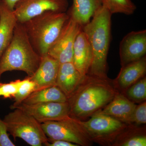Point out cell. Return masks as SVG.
Segmentation results:
<instances>
[{"instance_id":"cell-18","label":"cell","mask_w":146,"mask_h":146,"mask_svg":"<svg viewBox=\"0 0 146 146\" xmlns=\"http://www.w3.org/2000/svg\"><path fill=\"white\" fill-rule=\"evenodd\" d=\"M146 71L145 56L122 67L118 77L120 86L126 88L145 75Z\"/></svg>"},{"instance_id":"cell-6","label":"cell","mask_w":146,"mask_h":146,"mask_svg":"<svg viewBox=\"0 0 146 146\" xmlns=\"http://www.w3.org/2000/svg\"><path fill=\"white\" fill-rule=\"evenodd\" d=\"M42 125L48 141L63 140L78 146L89 145L88 136L76 118L70 116L63 119L42 123Z\"/></svg>"},{"instance_id":"cell-26","label":"cell","mask_w":146,"mask_h":146,"mask_svg":"<svg viewBox=\"0 0 146 146\" xmlns=\"http://www.w3.org/2000/svg\"><path fill=\"white\" fill-rule=\"evenodd\" d=\"M121 146H146V136H139L131 137L123 143Z\"/></svg>"},{"instance_id":"cell-25","label":"cell","mask_w":146,"mask_h":146,"mask_svg":"<svg viewBox=\"0 0 146 146\" xmlns=\"http://www.w3.org/2000/svg\"><path fill=\"white\" fill-rule=\"evenodd\" d=\"M6 124L0 119V146H15L9 138Z\"/></svg>"},{"instance_id":"cell-17","label":"cell","mask_w":146,"mask_h":146,"mask_svg":"<svg viewBox=\"0 0 146 146\" xmlns=\"http://www.w3.org/2000/svg\"><path fill=\"white\" fill-rule=\"evenodd\" d=\"M136 105L121 94L115 95L109 104L103 110L97 112L111 116L125 122L132 114Z\"/></svg>"},{"instance_id":"cell-4","label":"cell","mask_w":146,"mask_h":146,"mask_svg":"<svg viewBox=\"0 0 146 146\" xmlns=\"http://www.w3.org/2000/svg\"><path fill=\"white\" fill-rule=\"evenodd\" d=\"M69 18L66 12L49 11L22 23L32 46L42 57L48 54Z\"/></svg>"},{"instance_id":"cell-22","label":"cell","mask_w":146,"mask_h":146,"mask_svg":"<svg viewBox=\"0 0 146 146\" xmlns=\"http://www.w3.org/2000/svg\"><path fill=\"white\" fill-rule=\"evenodd\" d=\"M128 96L135 101H142L146 98V78H144L131 86L127 92Z\"/></svg>"},{"instance_id":"cell-14","label":"cell","mask_w":146,"mask_h":146,"mask_svg":"<svg viewBox=\"0 0 146 146\" xmlns=\"http://www.w3.org/2000/svg\"><path fill=\"white\" fill-rule=\"evenodd\" d=\"M84 77L77 70L72 62L61 63L58 69L56 86L68 98L77 89Z\"/></svg>"},{"instance_id":"cell-10","label":"cell","mask_w":146,"mask_h":146,"mask_svg":"<svg viewBox=\"0 0 146 146\" xmlns=\"http://www.w3.org/2000/svg\"><path fill=\"white\" fill-rule=\"evenodd\" d=\"M146 53V30L131 32L120 42L119 54L122 67L139 60Z\"/></svg>"},{"instance_id":"cell-13","label":"cell","mask_w":146,"mask_h":146,"mask_svg":"<svg viewBox=\"0 0 146 146\" xmlns=\"http://www.w3.org/2000/svg\"><path fill=\"white\" fill-rule=\"evenodd\" d=\"M92 58L91 45L82 29L74 44L72 63L82 76L85 77L89 73Z\"/></svg>"},{"instance_id":"cell-24","label":"cell","mask_w":146,"mask_h":146,"mask_svg":"<svg viewBox=\"0 0 146 146\" xmlns=\"http://www.w3.org/2000/svg\"><path fill=\"white\" fill-rule=\"evenodd\" d=\"M125 122L135 123L138 125L146 123V102L136 106L132 114L126 121Z\"/></svg>"},{"instance_id":"cell-15","label":"cell","mask_w":146,"mask_h":146,"mask_svg":"<svg viewBox=\"0 0 146 146\" xmlns=\"http://www.w3.org/2000/svg\"><path fill=\"white\" fill-rule=\"evenodd\" d=\"M17 23L13 10L0 0V59L12 40Z\"/></svg>"},{"instance_id":"cell-12","label":"cell","mask_w":146,"mask_h":146,"mask_svg":"<svg viewBox=\"0 0 146 146\" xmlns=\"http://www.w3.org/2000/svg\"><path fill=\"white\" fill-rule=\"evenodd\" d=\"M59 65L58 60L48 55L42 57L36 72L33 75L29 77L35 84V91L56 86Z\"/></svg>"},{"instance_id":"cell-3","label":"cell","mask_w":146,"mask_h":146,"mask_svg":"<svg viewBox=\"0 0 146 146\" xmlns=\"http://www.w3.org/2000/svg\"><path fill=\"white\" fill-rule=\"evenodd\" d=\"M91 76V82L79 86L68 98L71 117L78 119L93 115L116 95L110 86L104 82L105 79Z\"/></svg>"},{"instance_id":"cell-11","label":"cell","mask_w":146,"mask_h":146,"mask_svg":"<svg viewBox=\"0 0 146 146\" xmlns=\"http://www.w3.org/2000/svg\"><path fill=\"white\" fill-rule=\"evenodd\" d=\"M78 121L85 133L94 137H100L115 133L123 127L121 121L111 116L96 112L88 121Z\"/></svg>"},{"instance_id":"cell-5","label":"cell","mask_w":146,"mask_h":146,"mask_svg":"<svg viewBox=\"0 0 146 146\" xmlns=\"http://www.w3.org/2000/svg\"><path fill=\"white\" fill-rule=\"evenodd\" d=\"M3 120L14 139L21 138L32 146H42L48 141L42 123L22 110L13 109Z\"/></svg>"},{"instance_id":"cell-7","label":"cell","mask_w":146,"mask_h":146,"mask_svg":"<svg viewBox=\"0 0 146 146\" xmlns=\"http://www.w3.org/2000/svg\"><path fill=\"white\" fill-rule=\"evenodd\" d=\"M82 27L69 18L57 38L51 46L48 55L60 64L72 62L73 49L76 37Z\"/></svg>"},{"instance_id":"cell-21","label":"cell","mask_w":146,"mask_h":146,"mask_svg":"<svg viewBox=\"0 0 146 146\" xmlns=\"http://www.w3.org/2000/svg\"><path fill=\"white\" fill-rule=\"evenodd\" d=\"M35 89V84L29 77L21 80L18 91L13 98L14 103L10 106L11 109L13 110L22 104L31 94L34 92Z\"/></svg>"},{"instance_id":"cell-23","label":"cell","mask_w":146,"mask_h":146,"mask_svg":"<svg viewBox=\"0 0 146 146\" xmlns=\"http://www.w3.org/2000/svg\"><path fill=\"white\" fill-rule=\"evenodd\" d=\"M21 80L18 79L8 83L0 82V97L5 99L13 98L18 91Z\"/></svg>"},{"instance_id":"cell-2","label":"cell","mask_w":146,"mask_h":146,"mask_svg":"<svg viewBox=\"0 0 146 146\" xmlns=\"http://www.w3.org/2000/svg\"><path fill=\"white\" fill-rule=\"evenodd\" d=\"M42 58L32 46L23 24L18 22L12 40L0 59V80L3 74L9 71H23L31 76Z\"/></svg>"},{"instance_id":"cell-27","label":"cell","mask_w":146,"mask_h":146,"mask_svg":"<svg viewBox=\"0 0 146 146\" xmlns=\"http://www.w3.org/2000/svg\"><path fill=\"white\" fill-rule=\"evenodd\" d=\"M44 145L46 146H78L68 141L63 140L48 141Z\"/></svg>"},{"instance_id":"cell-20","label":"cell","mask_w":146,"mask_h":146,"mask_svg":"<svg viewBox=\"0 0 146 146\" xmlns=\"http://www.w3.org/2000/svg\"><path fill=\"white\" fill-rule=\"evenodd\" d=\"M102 6L112 15L117 13L131 15L137 8L131 0H102Z\"/></svg>"},{"instance_id":"cell-28","label":"cell","mask_w":146,"mask_h":146,"mask_svg":"<svg viewBox=\"0 0 146 146\" xmlns=\"http://www.w3.org/2000/svg\"><path fill=\"white\" fill-rule=\"evenodd\" d=\"M9 8L12 10H13L14 6L18 0H4Z\"/></svg>"},{"instance_id":"cell-16","label":"cell","mask_w":146,"mask_h":146,"mask_svg":"<svg viewBox=\"0 0 146 146\" xmlns=\"http://www.w3.org/2000/svg\"><path fill=\"white\" fill-rule=\"evenodd\" d=\"M102 6V0H73L67 12L69 17L83 27Z\"/></svg>"},{"instance_id":"cell-8","label":"cell","mask_w":146,"mask_h":146,"mask_svg":"<svg viewBox=\"0 0 146 146\" xmlns=\"http://www.w3.org/2000/svg\"><path fill=\"white\" fill-rule=\"evenodd\" d=\"M68 6V0H18L13 12L18 22L23 23L45 11L66 12Z\"/></svg>"},{"instance_id":"cell-9","label":"cell","mask_w":146,"mask_h":146,"mask_svg":"<svg viewBox=\"0 0 146 146\" xmlns=\"http://www.w3.org/2000/svg\"><path fill=\"white\" fill-rule=\"evenodd\" d=\"M15 108L22 110L41 123L63 119L70 116V107L68 102L43 103L34 104L22 103Z\"/></svg>"},{"instance_id":"cell-19","label":"cell","mask_w":146,"mask_h":146,"mask_svg":"<svg viewBox=\"0 0 146 146\" xmlns=\"http://www.w3.org/2000/svg\"><path fill=\"white\" fill-rule=\"evenodd\" d=\"M68 98L57 86L34 91L23 102L27 104L48 102H66Z\"/></svg>"},{"instance_id":"cell-1","label":"cell","mask_w":146,"mask_h":146,"mask_svg":"<svg viewBox=\"0 0 146 146\" xmlns=\"http://www.w3.org/2000/svg\"><path fill=\"white\" fill-rule=\"evenodd\" d=\"M112 15L102 6L92 20L82 27L93 52L89 73L90 76L105 79L106 78L107 56L111 39Z\"/></svg>"}]
</instances>
